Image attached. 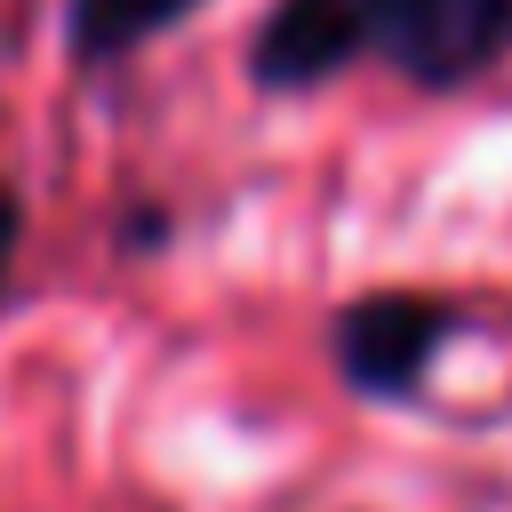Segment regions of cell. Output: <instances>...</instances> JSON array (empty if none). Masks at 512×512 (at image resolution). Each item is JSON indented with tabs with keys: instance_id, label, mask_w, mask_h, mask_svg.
I'll use <instances>...</instances> for the list:
<instances>
[{
	"instance_id": "6da1fadb",
	"label": "cell",
	"mask_w": 512,
	"mask_h": 512,
	"mask_svg": "<svg viewBox=\"0 0 512 512\" xmlns=\"http://www.w3.org/2000/svg\"><path fill=\"white\" fill-rule=\"evenodd\" d=\"M464 304L456 296H432V288H368L352 304H336L328 320V360H336V384L360 392V400H416L440 368V352L464 336Z\"/></svg>"
},
{
	"instance_id": "7a4b0ae2",
	"label": "cell",
	"mask_w": 512,
	"mask_h": 512,
	"mask_svg": "<svg viewBox=\"0 0 512 512\" xmlns=\"http://www.w3.org/2000/svg\"><path fill=\"white\" fill-rule=\"evenodd\" d=\"M360 32L408 88L448 96L512 56V0H360Z\"/></svg>"
},
{
	"instance_id": "3957f363",
	"label": "cell",
	"mask_w": 512,
	"mask_h": 512,
	"mask_svg": "<svg viewBox=\"0 0 512 512\" xmlns=\"http://www.w3.org/2000/svg\"><path fill=\"white\" fill-rule=\"evenodd\" d=\"M368 56L360 0H272L248 32V80L264 96H312Z\"/></svg>"
},
{
	"instance_id": "277c9868",
	"label": "cell",
	"mask_w": 512,
	"mask_h": 512,
	"mask_svg": "<svg viewBox=\"0 0 512 512\" xmlns=\"http://www.w3.org/2000/svg\"><path fill=\"white\" fill-rule=\"evenodd\" d=\"M200 0H64V56L104 72L136 48H152L160 32H176Z\"/></svg>"
},
{
	"instance_id": "5b68a950",
	"label": "cell",
	"mask_w": 512,
	"mask_h": 512,
	"mask_svg": "<svg viewBox=\"0 0 512 512\" xmlns=\"http://www.w3.org/2000/svg\"><path fill=\"white\" fill-rule=\"evenodd\" d=\"M16 240H24V200L0 184V296H8V272H16Z\"/></svg>"
},
{
	"instance_id": "8992f818",
	"label": "cell",
	"mask_w": 512,
	"mask_h": 512,
	"mask_svg": "<svg viewBox=\"0 0 512 512\" xmlns=\"http://www.w3.org/2000/svg\"><path fill=\"white\" fill-rule=\"evenodd\" d=\"M120 240H136V248H152V240H168V216H136Z\"/></svg>"
}]
</instances>
